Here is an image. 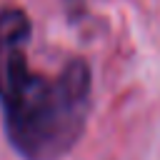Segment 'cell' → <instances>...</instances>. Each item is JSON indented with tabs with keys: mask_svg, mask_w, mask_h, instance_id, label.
<instances>
[{
	"mask_svg": "<svg viewBox=\"0 0 160 160\" xmlns=\"http://www.w3.org/2000/svg\"><path fill=\"white\" fill-rule=\"evenodd\" d=\"M32 22L18 5L0 10V112L10 148L22 160H60L85 132L92 70L72 58L58 75L28 60Z\"/></svg>",
	"mask_w": 160,
	"mask_h": 160,
	"instance_id": "obj_1",
	"label": "cell"
}]
</instances>
